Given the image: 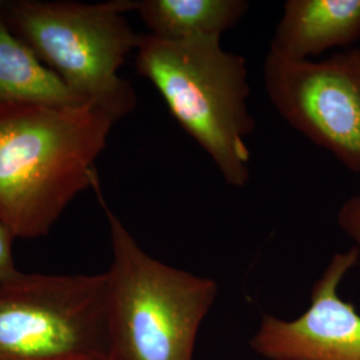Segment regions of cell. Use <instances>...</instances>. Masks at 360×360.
<instances>
[{
  "label": "cell",
  "instance_id": "1",
  "mask_svg": "<svg viewBox=\"0 0 360 360\" xmlns=\"http://www.w3.org/2000/svg\"><path fill=\"white\" fill-rule=\"evenodd\" d=\"M116 122L96 107L0 102V224L20 239L51 231L79 193Z\"/></svg>",
  "mask_w": 360,
  "mask_h": 360
},
{
  "label": "cell",
  "instance_id": "2",
  "mask_svg": "<svg viewBox=\"0 0 360 360\" xmlns=\"http://www.w3.org/2000/svg\"><path fill=\"white\" fill-rule=\"evenodd\" d=\"M135 67L224 181L245 187L251 178L247 138L257 126L245 58L226 51L220 39L171 41L147 34L139 39Z\"/></svg>",
  "mask_w": 360,
  "mask_h": 360
},
{
  "label": "cell",
  "instance_id": "3",
  "mask_svg": "<svg viewBox=\"0 0 360 360\" xmlns=\"http://www.w3.org/2000/svg\"><path fill=\"white\" fill-rule=\"evenodd\" d=\"M101 203L112 251L105 271L111 360H193L218 284L148 255L103 199Z\"/></svg>",
  "mask_w": 360,
  "mask_h": 360
},
{
  "label": "cell",
  "instance_id": "4",
  "mask_svg": "<svg viewBox=\"0 0 360 360\" xmlns=\"http://www.w3.org/2000/svg\"><path fill=\"white\" fill-rule=\"evenodd\" d=\"M134 6L135 0H15L4 1L0 13L71 90L117 122L138 105L134 87L119 75L141 39L124 16Z\"/></svg>",
  "mask_w": 360,
  "mask_h": 360
},
{
  "label": "cell",
  "instance_id": "5",
  "mask_svg": "<svg viewBox=\"0 0 360 360\" xmlns=\"http://www.w3.org/2000/svg\"><path fill=\"white\" fill-rule=\"evenodd\" d=\"M0 360H111L105 272L0 279Z\"/></svg>",
  "mask_w": 360,
  "mask_h": 360
},
{
  "label": "cell",
  "instance_id": "6",
  "mask_svg": "<svg viewBox=\"0 0 360 360\" xmlns=\"http://www.w3.org/2000/svg\"><path fill=\"white\" fill-rule=\"evenodd\" d=\"M264 89L284 120L349 171L360 174V50L324 60L269 52Z\"/></svg>",
  "mask_w": 360,
  "mask_h": 360
},
{
  "label": "cell",
  "instance_id": "7",
  "mask_svg": "<svg viewBox=\"0 0 360 360\" xmlns=\"http://www.w3.org/2000/svg\"><path fill=\"white\" fill-rule=\"evenodd\" d=\"M354 245L336 252L311 290L299 318L263 315L251 347L269 360H360V314L339 295V285L359 262Z\"/></svg>",
  "mask_w": 360,
  "mask_h": 360
},
{
  "label": "cell",
  "instance_id": "8",
  "mask_svg": "<svg viewBox=\"0 0 360 360\" xmlns=\"http://www.w3.org/2000/svg\"><path fill=\"white\" fill-rule=\"evenodd\" d=\"M359 39L360 0H288L270 52L290 60H309Z\"/></svg>",
  "mask_w": 360,
  "mask_h": 360
},
{
  "label": "cell",
  "instance_id": "9",
  "mask_svg": "<svg viewBox=\"0 0 360 360\" xmlns=\"http://www.w3.org/2000/svg\"><path fill=\"white\" fill-rule=\"evenodd\" d=\"M250 10L245 0H135L150 35L171 41L220 39Z\"/></svg>",
  "mask_w": 360,
  "mask_h": 360
},
{
  "label": "cell",
  "instance_id": "10",
  "mask_svg": "<svg viewBox=\"0 0 360 360\" xmlns=\"http://www.w3.org/2000/svg\"><path fill=\"white\" fill-rule=\"evenodd\" d=\"M1 10V8H0ZM0 102L51 107L86 105L62 77L18 38L0 13Z\"/></svg>",
  "mask_w": 360,
  "mask_h": 360
},
{
  "label": "cell",
  "instance_id": "11",
  "mask_svg": "<svg viewBox=\"0 0 360 360\" xmlns=\"http://www.w3.org/2000/svg\"><path fill=\"white\" fill-rule=\"evenodd\" d=\"M336 221L360 251V195L351 196L340 206Z\"/></svg>",
  "mask_w": 360,
  "mask_h": 360
},
{
  "label": "cell",
  "instance_id": "12",
  "mask_svg": "<svg viewBox=\"0 0 360 360\" xmlns=\"http://www.w3.org/2000/svg\"><path fill=\"white\" fill-rule=\"evenodd\" d=\"M16 238L0 224V279L18 272L13 260V240Z\"/></svg>",
  "mask_w": 360,
  "mask_h": 360
},
{
  "label": "cell",
  "instance_id": "13",
  "mask_svg": "<svg viewBox=\"0 0 360 360\" xmlns=\"http://www.w3.org/2000/svg\"><path fill=\"white\" fill-rule=\"evenodd\" d=\"M3 3H4V1H0V8H1V6H3Z\"/></svg>",
  "mask_w": 360,
  "mask_h": 360
}]
</instances>
